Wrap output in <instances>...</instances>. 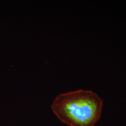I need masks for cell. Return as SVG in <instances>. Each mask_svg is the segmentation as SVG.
Listing matches in <instances>:
<instances>
[{"instance_id": "obj_1", "label": "cell", "mask_w": 126, "mask_h": 126, "mask_svg": "<svg viewBox=\"0 0 126 126\" xmlns=\"http://www.w3.org/2000/svg\"><path fill=\"white\" fill-rule=\"evenodd\" d=\"M103 100L90 90L82 89L61 94L51 108L56 116L70 126H94L101 116Z\"/></svg>"}]
</instances>
